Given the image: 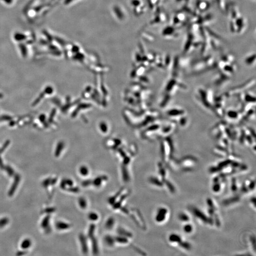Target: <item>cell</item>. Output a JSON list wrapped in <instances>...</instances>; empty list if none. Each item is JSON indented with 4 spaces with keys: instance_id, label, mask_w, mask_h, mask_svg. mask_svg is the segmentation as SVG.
<instances>
[{
    "instance_id": "cell-19",
    "label": "cell",
    "mask_w": 256,
    "mask_h": 256,
    "mask_svg": "<svg viewBox=\"0 0 256 256\" xmlns=\"http://www.w3.org/2000/svg\"><path fill=\"white\" fill-rule=\"evenodd\" d=\"M164 182L165 183V185H166L167 188L169 189L170 192H171L172 193H174L175 192V188H174V186L172 185L171 183H170V181L165 180L163 181V183Z\"/></svg>"
},
{
    "instance_id": "cell-4",
    "label": "cell",
    "mask_w": 256,
    "mask_h": 256,
    "mask_svg": "<svg viewBox=\"0 0 256 256\" xmlns=\"http://www.w3.org/2000/svg\"><path fill=\"white\" fill-rule=\"evenodd\" d=\"M168 211L165 207H161L159 208L157 212L156 215V221L158 223H163L166 219Z\"/></svg>"
},
{
    "instance_id": "cell-18",
    "label": "cell",
    "mask_w": 256,
    "mask_h": 256,
    "mask_svg": "<svg viewBox=\"0 0 256 256\" xmlns=\"http://www.w3.org/2000/svg\"><path fill=\"white\" fill-rule=\"evenodd\" d=\"M183 231L187 233H191L193 231V227L191 224H187L183 226Z\"/></svg>"
},
{
    "instance_id": "cell-10",
    "label": "cell",
    "mask_w": 256,
    "mask_h": 256,
    "mask_svg": "<svg viewBox=\"0 0 256 256\" xmlns=\"http://www.w3.org/2000/svg\"><path fill=\"white\" fill-rule=\"evenodd\" d=\"M114 224H115L114 219L113 217L109 218L106 220V223H105V227H106V228L110 230V229H111V228L113 227Z\"/></svg>"
},
{
    "instance_id": "cell-17",
    "label": "cell",
    "mask_w": 256,
    "mask_h": 256,
    "mask_svg": "<svg viewBox=\"0 0 256 256\" xmlns=\"http://www.w3.org/2000/svg\"><path fill=\"white\" fill-rule=\"evenodd\" d=\"M88 219L91 221H95L99 219V215L95 212H91L88 214Z\"/></svg>"
},
{
    "instance_id": "cell-7",
    "label": "cell",
    "mask_w": 256,
    "mask_h": 256,
    "mask_svg": "<svg viewBox=\"0 0 256 256\" xmlns=\"http://www.w3.org/2000/svg\"><path fill=\"white\" fill-rule=\"evenodd\" d=\"M79 237L81 244L82 248L83 249V253H85V254L88 253V247H87V244L86 238L83 235H81Z\"/></svg>"
},
{
    "instance_id": "cell-12",
    "label": "cell",
    "mask_w": 256,
    "mask_h": 256,
    "mask_svg": "<svg viewBox=\"0 0 256 256\" xmlns=\"http://www.w3.org/2000/svg\"><path fill=\"white\" fill-rule=\"evenodd\" d=\"M178 219L180 221L185 222V223H187L190 220V217L189 216L184 212H182L179 214Z\"/></svg>"
},
{
    "instance_id": "cell-21",
    "label": "cell",
    "mask_w": 256,
    "mask_h": 256,
    "mask_svg": "<svg viewBox=\"0 0 256 256\" xmlns=\"http://www.w3.org/2000/svg\"><path fill=\"white\" fill-rule=\"evenodd\" d=\"M232 189L233 191H235L237 189V185L236 184V182L235 180H233L232 182Z\"/></svg>"
},
{
    "instance_id": "cell-9",
    "label": "cell",
    "mask_w": 256,
    "mask_h": 256,
    "mask_svg": "<svg viewBox=\"0 0 256 256\" xmlns=\"http://www.w3.org/2000/svg\"><path fill=\"white\" fill-rule=\"evenodd\" d=\"M80 174L82 177H86L89 174V170L86 166H81L79 169Z\"/></svg>"
},
{
    "instance_id": "cell-5",
    "label": "cell",
    "mask_w": 256,
    "mask_h": 256,
    "mask_svg": "<svg viewBox=\"0 0 256 256\" xmlns=\"http://www.w3.org/2000/svg\"><path fill=\"white\" fill-rule=\"evenodd\" d=\"M168 241L170 243L173 245H179L182 240L181 236H180L179 235L173 233L170 236V237L168 238Z\"/></svg>"
},
{
    "instance_id": "cell-13",
    "label": "cell",
    "mask_w": 256,
    "mask_h": 256,
    "mask_svg": "<svg viewBox=\"0 0 256 256\" xmlns=\"http://www.w3.org/2000/svg\"><path fill=\"white\" fill-rule=\"evenodd\" d=\"M227 116L229 118L233 120V119H237L239 117V114L238 112L235 111H229L226 113Z\"/></svg>"
},
{
    "instance_id": "cell-6",
    "label": "cell",
    "mask_w": 256,
    "mask_h": 256,
    "mask_svg": "<svg viewBox=\"0 0 256 256\" xmlns=\"http://www.w3.org/2000/svg\"><path fill=\"white\" fill-rule=\"evenodd\" d=\"M107 179V177L105 176H100V177H96L92 182V184L96 187H99L103 185V182L105 181Z\"/></svg>"
},
{
    "instance_id": "cell-1",
    "label": "cell",
    "mask_w": 256,
    "mask_h": 256,
    "mask_svg": "<svg viewBox=\"0 0 256 256\" xmlns=\"http://www.w3.org/2000/svg\"><path fill=\"white\" fill-rule=\"evenodd\" d=\"M196 158L192 156H187L182 158L180 162V164L183 167V170L188 171L193 169L195 165L196 164Z\"/></svg>"
},
{
    "instance_id": "cell-2",
    "label": "cell",
    "mask_w": 256,
    "mask_h": 256,
    "mask_svg": "<svg viewBox=\"0 0 256 256\" xmlns=\"http://www.w3.org/2000/svg\"><path fill=\"white\" fill-rule=\"evenodd\" d=\"M167 115L170 117L174 118V119H180L178 122L179 123L182 120L185 118V111L184 110L182 109L179 108H173L170 109L167 112Z\"/></svg>"
},
{
    "instance_id": "cell-15",
    "label": "cell",
    "mask_w": 256,
    "mask_h": 256,
    "mask_svg": "<svg viewBox=\"0 0 256 256\" xmlns=\"http://www.w3.org/2000/svg\"><path fill=\"white\" fill-rule=\"evenodd\" d=\"M221 189V184L220 182H214L212 187V190L214 193H218Z\"/></svg>"
},
{
    "instance_id": "cell-8",
    "label": "cell",
    "mask_w": 256,
    "mask_h": 256,
    "mask_svg": "<svg viewBox=\"0 0 256 256\" xmlns=\"http://www.w3.org/2000/svg\"><path fill=\"white\" fill-rule=\"evenodd\" d=\"M149 181L150 183L157 187H162L163 186L164 183L162 181L159 180L158 179L155 177H151L149 178Z\"/></svg>"
},
{
    "instance_id": "cell-11",
    "label": "cell",
    "mask_w": 256,
    "mask_h": 256,
    "mask_svg": "<svg viewBox=\"0 0 256 256\" xmlns=\"http://www.w3.org/2000/svg\"><path fill=\"white\" fill-rule=\"evenodd\" d=\"M239 200H240V198L238 196H235V197H232L230 199L229 198V199L225 200L224 202V204L225 205H230V204H232L238 202Z\"/></svg>"
},
{
    "instance_id": "cell-3",
    "label": "cell",
    "mask_w": 256,
    "mask_h": 256,
    "mask_svg": "<svg viewBox=\"0 0 256 256\" xmlns=\"http://www.w3.org/2000/svg\"><path fill=\"white\" fill-rule=\"evenodd\" d=\"M192 212L195 217L200 220L203 223L205 224H210L212 225L213 224V221L212 219L209 217L207 216L204 213L196 208H193L192 209Z\"/></svg>"
},
{
    "instance_id": "cell-22",
    "label": "cell",
    "mask_w": 256,
    "mask_h": 256,
    "mask_svg": "<svg viewBox=\"0 0 256 256\" xmlns=\"http://www.w3.org/2000/svg\"><path fill=\"white\" fill-rule=\"evenodd\" d=\"M251 204H253V207L255 208V207H256V199H255V197L251 198Z\"/></svg>"
},
{
    "instance_id": "cell-16",
    "label": "cell",
    "mask_w": 256,
    "mask_h": 256,
    "mask_svg": "<svg viewBox=\"0 0 256 256\" xmlns=\"http://www.w3.org/2000/svg\"><path fill=\"white\" fill-rule=\"evenodd\" d=\"M78 204L80 207L82 208V209H85L87 206V203L86 200L83 197H81L79 199Z\"/></svg>"
},
{
    "instance_id": "cell-20",
    "label": "cell",
    "mask_w": 256,
    "mask_h": 256,
    "mask_svg": "<svg viewBox=\"0 0 256 256\" xmlns=\"http://www.w3.org/2000/svg\"><path fill=\"white\" fill-rule=\"evenodd\" d=\"M179 246L183 249H185V250H190L191 248V245L188 242L183 241H182L180 244H179Z\"/></svg>"
},
{
    "instance_id": "cell-14",
    "label": "cell",
    "mask_w": 256,
    "mask_h": 256,
    "mask_svg": "<svg viewBox=\"0 0 256 256\" xmlns=\"http://www.w3.org/2000/svg\"><path fill=\"white\" fill-rule=\"evenodd\" d=\"M105 243L108 246H112L115 242V238H112L110 236L108 235L105 238Z\"/></svg>"
}]
</instances>
